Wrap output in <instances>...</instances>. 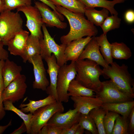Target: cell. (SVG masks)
I'll use <instances>...</instances> for the list:
<instances>
[{"label": "cell", "mask_w": 134, "mask_h": 134, "mask_svg": "<svg viewBox=\"0 0 134 134\" xmlns=\"http://www.w3.org/2000/svg\"><path fill=\"white\" fill-rule=\"evenodd\" d=\"M55 6L57 11L67 18L70 26L69 33L60 37L62 44L67 45L73 40L84 36L93 37L98 34L96 27L86 19L84 15L74 13L59 5Z\"/></svg>", "instance_id": "6da1fadb"}, {"label": "cell", "mask_w": 134, "mask_h": 134, "mask_svg": "<svg viewBox=\"0 0 134 134\" xmlns=\"http://www.w3.org/2000/svg\"><path fill=\"white\" fill-rule=\"evenodd\" d=\"M75 65L77 73L75 79L95 93L98 92L101 85L100 77L103 75L99 65L88 59H78L75 62Z\"/></svg>", "instance_id": "7a4b0ae2"}, {"label": "cell", "mask_w": 134, "mask_h": 134, "mask_svg": "<svg viewBox=\"0 0 134 134\" xmlns=\"http://www.w3.org/2000/svg\"><path fill=\"white\" fill-rule=\"evenodd\" d=\"M109 67L103 68V75L110 80L122 92L128 97L134 98V81L128 71L127 65L123 64L120 66L113 62Z\"/></svg>", "instance_id": "3957f363"}, {"label": "cell", "mask_w": 134, "mask_h": 134, "mask_svg": "<svg viewBox=\"0 0 134 134\" xmlns=\"http://www.w3.org/2000/svg\"><path fill=\"white\" fill-rule=\"evenodd\" d=\"M23 21L19 12L4 11L0 13V41L4 45L23 29Z\"/></svg>", "instance_id": "277c9868"}, {"label": "cell", "mask_w": 134, "mask_h": 134, "mask_svg": "<svg viewBox=\"0 0 134 134\" xmlns=\"http://www.w3.org/2000/svg\"><path fill=\"white\" fill-rule=\"evenodd\" d=\"M43 38L39 39L41 51L40 55L43 59L53 54L56 57L57 62L60 66L66 64L67 62L65 51L67 45L57 44L49 34L45 23L42 27Z\"/></svg>", "instance_id": "5b68a950"}, {"label": "cell", "mask_w": 134, "mask_h": 134, "mask_svg": "<svg viewBox=\"0 0 134 134\" xmlns=\"http://www.w3.org/2000/svg\"><path fill=\"white\" fill-rule=\"evenodd\" d=\"M64 110L62 102L57 101L36 110L33 113L31 120L30 134H38L54 114L63 112Z\"/></svg>", "instance_id": "8992f818"}, {"label": "cell", "mask_w": 134, "mask_h": 134, "mask_svg": "<svg viewBox=\"0 0 134 134\" xmlns=\"http://www.w3.org/2000/svg\"><path fill=\"white\" fill-rule=\"evenodd\" d=\"M77 74L75 62L71 61L69 65L66 64L60 67L56 86L57 101L67 102L68 101L70 96L68 94V88Z\"/></svg>", "instance_id": "52a82bcc"}, {"label": "cell", "mask_w": 134, "mask_h": 134, "mask_svg": "<svg viewBox=\"0 0 134 134\" xmlns=\"http://www.w3.org/2000/svg\"><path fill=\"white\" fill-rule=\"evenodd\" d=\"M95 97L102 103H111L133 100L122 92L110 80L101 82L100 90L95 93Z\"/></svg>", "instance_id": "ba28073f"}, {"label": "cell", "mask_w": 134, "mask_h": 134, "mask_svg": "<svg viewBox=\"0 0 134 134\" xmlns=\"http://www.w3.org/2000/svg\"><path fill=\"white\" fill-rule=\"evenodd\" d=\"M16 10L18 12H22L25 14L27 19L26 26L31 34L39 39L43 38L41 28L44 23L38 9L31 5L20 7Z\"/></svg>", "instance_id": "9c48e42d"}, {"label": "cell", "mask_w": 134, "mask_h": 134, "mask_svg": "<svg viewBox=\"0 0 134 134\" xmlns=\"http://www.w3.org/2000/svg\"><path fill=\"white\" fill-rule=\"evenodd\" d=\"M26 79L25 75L21 74L12 81L3 92V101L7 100L14 103L22 99L27 88Z\"/></svg>", "instance_id": "30bf717a"}, {"label": "cell", "mask_w": 134, "mask_h": 134, "mask_svg": "<svg viewBox=\"0 0 134 134\" xmlns=\"http://www.w3.org/2000/svg\"><path fill=\"white\" fill-rule=\"evenodd\" d=\"M42 60L40 55L37 54L31 57L28 61L33 67L34 80L33 82V88L46 91L50 83Z\"/></svg>", "instance_id": "8fae6325"}, {"label": "cell", "mask_w": 134, "mask_h": 134, "mask_svg": "<svg viewBox=\"0 0 134 134\" xmlns=\"http://www.w3.org/2000/svg\"><path fill=\"white\" fill-rule=\"evenodd\" d=\"M80 115V113L75 108L70 109L65 113H56L50 119L47 124L63 129L68 128L78 123Z\"/></svg>", "instance_id": "7c38bea8"}, {"label": "cell", "mask_w": 134, "mask_h": 134, "mask_svg": "<svg viewBox=\"0 0 134 134\" xmlns=\"http://www.w3.org/2000/svg\"><path fill=\"white\" fill-rule=\"evenodd\" d=\"M34 6L39 10L43 21L46 26L50 27L64 29L67 27L66 23L62 21L54 11H52L48 5L38 1L34 2Z\"/></svg>", "instance_id": "4fadbf2b"}, {"label": "cell", "mask_w": 134, "mask_h": 134, "mask_svg": "<svg viewBox=\"0 0 134 134\" xmlns=\"http://www.w3.org/2000/svg\"><path fill=\"white\" fill-rule=\"evenodd\" d=\"M78 59H88L92 60L102 66L103 68H107L109 66L106 63L100 52L95 36L92 37Z\"/></svg>", "instance_id": "5bb4252c"}, {"label": "cell", "mask_w": 134, "mask_h": 134, "mask_svg": "<svg viewBox=\"0 0 134 134\" xmlns=\"http://www.w3.org/2000/svg\"><path fill=\"white\" fill-rule=\"evenodd\" d=\"M44 59L47 64L48 68L47 72L50 78V84L46 91L48 95L52 96L57 101V83L60 66L57 64L56 57L53 54L50 56L46 57Z\"/></svg>", "instance_id": "9a60e30c"}, {"label": "cell", "mask_w": 134, "mask_h": 134, "mask_svg": "<svg viewBox=\"0 0 134 134\" xmlns=\"http://www.w3.org/2000/svg\"><path fill=\"white\" fill-rule=\"evenodd\" d=\"M70 98L74 102V108L81 114H88L93 109L101 107L102 104L100 100L95 97L71 96Z\"/></svg>", "instance_id": "2e32d148"}, {"label": "cell", "mask_w": 134, "mask_h": 134, "mask_svg": "<svg viewBox=\"0 0 134 134\" xmlns=\"http://www.w3.org/2000/svg\"><path fill=\"white\" fill-rule=\"evenodd\" d=\"M29 35L28 32L23 30L17 33L8 41L6 45L11 54L21 56L25 48Z\"/></svg>", "instance_id": "e0dca14e"}, {"label": "cell", "mask_w": 134, "mask_h": 134, "mask_svg": "<svg viewBox=\"0 0 134 134\" xmlns=\"http://www.w3.org/2000/svg\"><path fill=\"white\" fill-rule=\"evenodd\" d=\"M92 37L87 36L71 41L67 45L65 54L67 61L75 62L83 52Z\"/></svg>", "instance_id": "ac0fdd59"}, {"label": "cell", "mask_w": 134, "mask_h": 134, "mask_svg": "<svg viewBox=\"0 0 134 134\" xmlns=\"http://www.w3.org/2000/svg\"><path fill=\"white\" fill-rule=\"evenodd\" d=\"M22 69L21 66L17 65L8 58L5 60L1 71L5 88L21 74Z\"/></svg>", "instance_id": "d6986e66"}, {"label": "cell", "mask_w": 134, "mask_h": 134, "mask_svg": "<svg viewBox=\"0 0 134 134\" xmlns=\"http://www.w3.org/2000/svg\"><path fill=\"white\" fill-rule=\"evenodd\" d=\"M41 51L39 39L30 34L28 38L24 52L21 57L23 62L25 63L33 56L37 54H40Z\"/></svg>", "instance_id": "ffe728a7"}, {"label": "cell", "mask_w": 134, "mask_h": 134, "mask_svg": "<svg viewBox=\"0 0 134 134\" xmlns=\"http://www.w3.org/2000/svg\"><path fill=\"white\" fill-rule=\"evenodd\" d=\"M101 107L106 110L116 113L124 116L128 117L131 110L134 107V101L102 103Z\"/></svg>", "instance_id": "44dd1931"}, {"label": "cell", "mask_w": 134, "mask_h": 134, "mask_svg": "<svg viewBox=\"0 0 134 134\" xmlns=\"http://www.w3.org/2000/svg\"><path fill=\"white\" fill-rule=\"evenodd\" d=\"M109 11L103 8L100 10H98L94 7H86L84 15L88 20L94 25L100 26L103 22L109 16Z\"/></svg>", "instance_id": "7402d4cb"}, {"label": "cell", "mask_w": 134, "mask_h": 134, "mask_svg": "<svg viewBox=\"0 0 134 134\" xmlns=\"http://www.w3.org/2000/svg\"><path fill=\"white\" fill-rule=\"evenodd\" d=\"M29 102L26 104H21L19 106L21 110L25 113L30 112L33 113L38 108L47 105L52 104L57 101L54 97L51 95L45 98L38 100L35 101L29 100Z\"/></svg>", "instance_id": "603a6c76"}, {"label": "cell", "mask_w": 134, "mask_h": 134, "mask_svg": "<svg viewBox=\"0 0 134 134\" xmlns=\"http://www.w3.org/2000/svg\"><path fill=\"white\" fill-rule=\"evenodd\" d=\"M100 52L106 63L108 65L113 62L112 56L111 44L108 41L106 35L101 34L96 37Z\"/></svg>", "instance_id": "cb8c5ba5"}, {"label": "cell", "mask_w": 134, "mask_h": 134, "mask_svg": "<svg viewBox=\"0 0 134 134\" xmlns=\"http://www.w3.org/2000/svg\"><path fill=\"white\" fill-rule=\"evenodd\" d=\"M68 93L69 96L95 97V93L93 90L83 86L75 79L73 80L70 83Z\"/></svg>", "instance_id": "d4e9b609"}, {"label": "cell", "mask_w": 134, "mask_h": 134, "mask_svg": "<svg viewBox=\"0 0 134 134\" xmlns=\"http://www.w3.org/2000/svg\"><path fill=\"white\" fill-rule=\"evenodd\" d=\"M82 3L86 7H101L108 10L112 15H118V13L114 8L118 3H123L120 1H109L107 0H78Z\"/></svg>", "instance_id": "484cf974"}, {"label": "cell", "mask_w": 134, "mask_h": 134, "mask_svg": "<svg viewBox=\"0 0 134 134\" xmlns=\"http://www.w3.org/2000/svg\"><path fill=\"white\" fill-rule=\"evenodd\" d=\"M55 6L59 5L73 12L84 15L85 6L78 0H49Z\"/></svg>", "instance_id": "4316f807"}, {"label": "cell", "mask_w": 134, "mask_h": 134, "mask_svg": "<svg viewBox=\"0 0 134 134\" xmlns=\"http://www.w3.org/2000/svg\"><path fill=\"white\" fill-rule=\"evenodd\" d=\"M111 55L113 59L127 60L131 57V51L124 43L113 42L111 44Z\"/></svg>", "instance_id": "83f0119b"}, {"label": "cell", "mask_w": 134, "mask_h": 134, "mask_svg": "<svg viewBox=\"0 0 134 134\" xmlns=\"http://www.w3.org/2000/svg\"><path fill=\"white\" fill-rule=\"evenodd\" d=\"M3 103L5 111H10L14 112L23 120L26 126L27 134H30L31 120L33 113H30L29 114H26L21 109L15 107L13 103L10 101L5 100L3 101Z\"/></svg>", "instance_id": "f1b7e54d"}, {"label": "cell", "mask_w": 134, "mask_h": 134, "mask_svg": "<svg viewBox=\"0 0 134 134\" xmlns=\"http://www.w3.org/2000/svg\"><path fill=\"white\" fill-rule=\"evenodd\" d=\"M107 111L100 107L93 109L88 113L96 125L99 134H106L104 126L103 120Z\"/></svg>", "instance_id": "f546056e"}, {"label": "cell", "mask_w": 134, "mask_h": 134, "mask_svg": "<svg viewBox=\"0 0 134 134\" xmlns=\"http://www.w3.org/2000/svg\"><path fill=\"white\" fill-rule=\"evenodd\" d=\"M118 15H113L110 16H108L105 20L100 26L103 34L106 35L108 32L119 28L121 19L118 17Z\"/></svg>", "instance_id": "4dcf8cb0"}, {"label": "cell", "mask_w": 134, "mask_h": 134, "mask_svg": "<svg viewBox=\"0 0 134 134\" xmlns=\"http://www.w3.org/2000/svg\"><path fill=\"white\" fill-rule=\"evenodd\" d=\"M128 117L119 115L115 121L111 134H128Z\"/></svg>", "instance_id": "1f68e13d"}, {"label": "cell", "mask_w": 134, "mask_h": 134, "mask_svg": "<svg viewBox=\"0 0 134 134\" xmlns=\"http://www.w3.org/2000/svg\"><path fill=\"white\" fill-rule=\"evenodd\" d=\"M78 124L81 127L87 130L92 134H98L96 125L88 114L80 113Z\"/></svg>", "instance_id": "d6a6232c"}, {"label": "cell", "mask_w": 134, "mask_h": 134, "mask_svg": "<svg viewBox=\"0 0 134 134\" xmlns=\"http://www.w3.org/2000/svg\"><path fill=\"white\" fill-rule=\"evenodd\" d=\"M119 114L115 112L107 111L104 116L103 124L106 134H111L115 121Z\"/></svg>", "instance_id": "836d02e7"}, {"label": "cell", "mask_w": 134, "mask_h": 134, "mask_svg": "<svg viewBox=\"0 0 134 134\" xmlns=\"http://www.w3.org/2000/svg\"><path fill=\"white\" fill-rule=\"evenodd\" d=\"M5 5V11H11L24 6L31 5V0H2Z\"/></svg>", "instance_id": "e575fe53"}, {"label": "cell", "mask_w": 134, "mask_h": 134, "mask_svg": "<svg viewBox=\"0 0 134 134\" xmlns=\"http://www.w3.org/2000/svg\"><path fill=\"white\" fill-rule=\"evenodd\" d=\"M4 61L0 60V121L3 119L6 114L5 110L4 109L3 101L2 99V94L5 89L1 72Z\"/></svg>", "instance_id": "d590c367"}, {"label": "cell", "mask_w": 134, "mask_h": 134, "mask_svg": "<svg viewBox=\"0 0 134 134\" xmlns=\"http://www.w3.org/2000/svg\"><path fill=\"white\" fill-rule=\"evenodd\" d=\"M63 129L54 125L46 124L41 128L38 134H62Z\"/></svg>", "instance_id": "8d00e7d4"}, {"label": "cell", "mask_w": 134, "mask_h": 134, "mask_svg": "<svg viewBox=\"0 0 134 134\" xmlns=\"http://www.w3.org/2000/svg\"><path fill=\"white\" fill-rule=\"evenodd\" d=\"M128 117L129 119L128 134H133L134 133V107L131 110Z\"/></svg>", "instance_id": "74e56055"}, {"label": "cell", "mask_w": 134, "mask_h": 134, "mask_svg": "<svg viewBox=\"0 0 134 134\" xmlns=\"http://www.w3.org/2000/svg\"><path fill=\"white\" fill-rule=\"evenodd\" d=\"M41 2L46 4L53 9L57 15L58 16L60 20L63 21L64 20V15L58 12L56 9L55 6L49 0H38Z\"/></svg>", "instance_id": "f35d334b"}, {"label": "cell", "mask_w": 134, "mask_h": 134, "mask_svg": "<svg viewBox=\"0 0 134 134\" xmlns=\"http://www.w3.org/2000/svg\"><path fill=\"white\" fill-rule=\"evenodd\" d=\"M124 18L126 22L129 24H132L134 22V11L132 9L127 11L124 15Z\"/></svg>", "instance_id": "ab89813d"}, {"label": "cell", "mask_w": 134, "mask_h": 134, "mask_svg": "<svg viewBox=\"0 0 134 134\" xmlns=\"http://www.w3.org/2000/svg\"><path fill=\"white\" fill-rule=\"evenodd\" d=\"M3 43L0 41V60H5L9 57L8 52L3 48Z\"/></svg>", "instance_id": "60d3db41"}, {"label": "cell", "mask_w": 134, "mask_h": 134, "mask_svg": "<svg viewBox=\"0 0 134 134\" xmlns=\"http://www.w3.org/2000/svg\"><path fill=\"white\" fill-rule=\"evenodd\" d=\"M79 126L78 123L74 124L69 128L63 129L62 134H75Z\"/></svg>", "instance_id": "b9f144b4"}, {"label": "cell", "mask_w": 134, "mask_h": 134, "mask_svg": "<svg viewBox=\"0 0 134 134\" xmlns=\"http://www.w3.org/2000/svg\"><path fill=\"white\" fill-rule=\"evenodd\" d=\"M27 131L26 126L23 121L20 126L18 129L15 130L13 132L10 133V134H21Z\"/></svg>", "instance_id": "7bdbcfd3"}, {"label": "cell", "mask_w": 134, "mask_h": 134, "mask_svg": "<svg viewBox=\"0 0 134 134\" xmlns=\"http://www.w3.org/2000/svg\"><path fill=\"white\" fill-rule=\"evenodd\" d=\"M11 125L12 120H11L6 125L4 126H0V134H3L7 128Z\"/></svg>", "instance_id": "ee69618b"}, {"label": "cell", "mask_w": 134, "mask_h": 134, "mask_svg": "<svg viewBox=\"0 0 134 134\" xmlns=\"http://www.w3.org/2000/svg\"><path fill=\"white\" fill-rule=\"evenodd\" d=\"M84 129L79 126L76 130L75 134H83L84 132Z\"/></svg>", "instance_id": "f6af8a7d"}, {"label": "cell", "mask_w": 134, "mask_h": 134, "mask_svg": "<svg viewBox=\"0 0 134 134\" xmlns=\"http://www.w3.org/2000/svg\"><path fill=\"white\" fill-rule=\"evenodd\" d=\"M5 11V5L2 0H0V13Z\"/></svg>", "instance_id": "bcb514c9"}, {"label": "cell", "mask_w": 134, "mask_h": 134, "mask_svg": "<svg viewBox=\"0 0 134 134\" xmlns=\"http://www.w3.org/2000/svg\"><path fill=\"white\" fill-rule=\"evenodd\" d=\"M127 0H113V1H121L123 2Z\"/></svg>", "instance_id": "7dc6e473"}]
</instances>
